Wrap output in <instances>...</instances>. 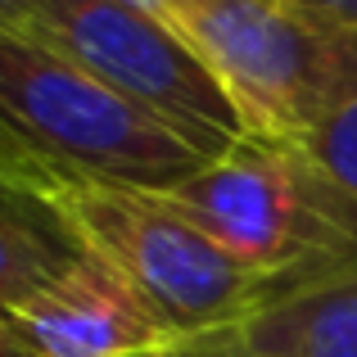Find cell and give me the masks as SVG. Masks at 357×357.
Segmentation results:
<instances>
[{
  "mask_svg": "<svg viewBox=\"0 0 357 357\" xmlns=\"http://www.w3.org/2000/svg\"><path fill=\"white\" fill-rule=\"evenodd\" d=\"M289 289L357 262V199L298 140H240L167 190H145Z\"/></svg>",
  "mask_w": 357,
  "mask_h": 357,
  "instance_id": "6da1fadb",
  "label": "cell"
},
{
  "mask_svg": "<svg viewBox=\"0 0 357 357\" xmlns=\"http://www.w3.org/2000/svg\"><path fill=\"white\" fill-rule=\"evenodd\" d=\"M231 100L244 140H307L357 100V32L303 0H154Z\"/></svg>",
  "mask_w": 357,
  "mask_h": 357,
  "instance_id": "7a4b0ae2",
  "label": "cell"
},
{
  "mask_svg": "<svg viewBox=\"0 0 357 357\" xmlns=\"http://www.w3.org/2000/svg\"><path fill=\"white\" fill-rule=\"evenodd\" d=\"M0 140L63 181L167 190L204 158L167 127L0 18Z\"/></svg>",
  "mask_w": 357,
  "mask_h": 357,
  "instance_id": "3957f363",
  "label": "cell"
},
{
  "mask_svg": "<svg viewBox=\"0 0 357 357\" xmlns=\"http://www.w3.org/2000/svg\"><path fill=\"white\" fill-rule=\"evenodd\" d=\"M59 199L82 244L127 280L172 340L236 335L289 294L285 280L244 267L145 190L63 181Z\"/></svg>",
  "mask_w": 357,
  "mask_h": 357,
  "instance_id": "277c9868",
  "label": "cell"
},
{
  "mask_svg": "<svg viewBox=\"0 0 357 357\" xmlns=\"http://www.w3.org/2000/svg\"><path fill=\"white\" fill-rule=\"evenodd\" d=\"M0 18L167 127L204 163L244 140L231 100L154 0H0Z\"/></svg>",
  "mask_w": 357,
  "mask_h": 357,
  "instance_id": "5b68a950",
  "label": "cell"
},
{
  "mask_svg": "<svg viewBox=\"0 0 357 357\" xmlns=\"http://www.w3.org/2000/svg\"><path fill=\"white\" fill-rule=\"evenodd\" d=\"M5 317L32 357H140L181 344L91 249L59 280L9 303Z\"/></svg>",
  "mask_w": 357,
  "mask_h": 357,
  "instance_id": "8992f818",
  "label": "cell"
},
{
  "mask_svg": "<svg viewBox=\"0 0 357 357\" xmlns=\"http://www.w3.org/2000/svg\"><path fill=\"white\" fill-rule=\"evenodd\" d=\"M59 185L63 176L0 140V307L59 280L86 258Z\"/></svg>",
  "mask_w": 357,
  "mask_h": 357,
  "instance_id": "52a82bcc",
  "label": "cell"
},
{
  "mask_svg": "<svg viewBox=\"0 0 357 357\" xmlns=\"http://www.w3.org/2000/svg\"><path fill=\"white\" fill-rule=\"evenodd\" d=\"M240 340L262 357H357V262L289 289Z\"/></svg>",
  "mask_w": 357,
  "mask_h": 357,
  "instance_id": "ba28073f",
  "label": "cell"
},
{
  "mask_svg": "<svg viewBox=\"0 0 357 357\" xmlns=\"http://www.w3.org/2000/svg\"><path fill=\"white\" fill-rule=\"evenodd\" d=\"M298 145L357 199V100H349L340 114H331L307 140H298Z\"/></svg>",
  "mask_w": 357,
  "mask_h": 357,
  "instance_id": "9c48e42d",
  "label": "cell"
},
{
  "mask_svg": "<svg viewBox=\"0 0 357 357\" xmlns=\"http://www.w3.org/2000/svg\"><path fill=\"white\" fill-rule=\"evenodd\" d=\"M240 335V331H236ZM231 335H213V340H181V344H163L154 353H140V357H227Z\"/></svg>",
  "mask_w": 357,
  "mask_h": 357,
  "instance_id": "30bf717a",
  "label": "cell"
},
{
  "mask_svg": "<svg viewBox=\"0 0 357 357\" xmlns=\"http://www.w3.org/2000/svg\"><path fill=\"white\" fill-rule=\"evenodd\" d=\"M317 18L344 27V32H357V0H303Z\"/></svg>",
  "mask_w": 357,
  "mask_h": 357,
  "instance_id": "8fae6325",
  "label": "cell"
},
{
  "mask_svg": "<svg viewBox=\"0 0 357 357\" xmlns=\"http://www.w3.org/2000/svg\"><path fill=\"white\" fill-rule=\"evenodd\" d=\"M0 357H32V353H27V344L14 335V326H9V317H5V307H0Z\"/></svg>",
  "mask_w": 357,
  "mask_h": 357,
  "instance_id": "7c38bea8",
  "label": "cell"
},
{
  "mask_svg": "<svg viewBox=\"0 0 357 357\" xmlns=\"http://www.w3.org/2000/svg\"><path fill=\"white\" fill-rule=\"evenodd\" d=\"M227 357H262V353H253L249 344L240 340V335H231V344H227Z\"/></svg>",
  "mask_w": 357,
  "mask_h": 357,
  "instance_id": "4fadbf2b",
  "label": "cell"
}]
</instances>
